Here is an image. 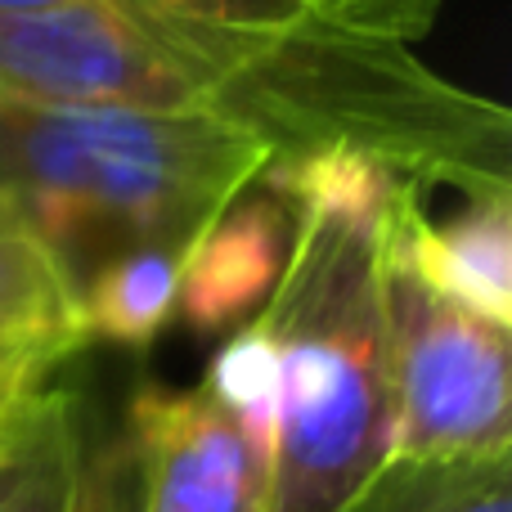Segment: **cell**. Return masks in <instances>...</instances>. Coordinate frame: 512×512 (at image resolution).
I'll return each mask as SVG.
<instances>
[{
  "label": "cell",
  "instance_id": "3957f363",
  "mask_svg": "<svg viewBox=\"0 0 512 512\" xmlns=\"http://www.w3.org/2000/svg\"><path fill=\"white\" fill-rule=\"evenodd\" d=\"M297 212L283 279L256 315L279 355L265 512H337L391 459L387 216Z\"/></svg>",
  "mask_w": 512,
  "mask_h": 512
},
{
  "label": "cell",
  "instance_id": "277c9868",
  "mask_svg": "<svg viewBox=\"0 0 512 512\" xmlns=\"http://www.w3.org/2000/svg\"><path fill=\"white\" fill-rule=\"evenodd\" d=\"M391 459L512 454L508 328L427 288L396 243H382Z\"/></svg>",
  "mask_w": 512,
  "mask_h": 512
},
{
  "label": "cell",
  "instance_id": "8fae6325",
  "mask_svg": "<svg viewBox=\"0 0 512 512\" xmlns=\"http://www.w3.org/2000/svg\"><path fill=\"white\" fill-rule=\"evenodd\" d=\"M203 391L234 418L248 445L261 459H270L274 414H279V355L261 319L234 328L221 337L212 364H207Z\"/></svg>",
  "mask_w": 512,
  "mask_h": 512
},
{
  "label": "cell",
  "instance_id": "7a4b0ae2",
  "mask_svg": "<svg viewBox=\"0 0 512 512\" xmlns=\"http://www.w3.org/2000/svg\"><path fill=\"white\" fill-rule=\"evenodd\" d=\"M270 162L212 113L0 99V221L59 265L72 297L122 252H185Z\"/></svg>",
  "mask_w": 512,
  "mask_h": 512
},
{
  "label": "cell",
  "instance_id": "4fadbf2b",
  "mask_svg": "<svg viewBox=\"0 0 512 512\" xmlns=\"http://www.w3.org/2000/svg\"><path fill=\"white\" fill-rule=\"evenodd\" d=\"M81 436V396L68 387H50L45 418L27 463L9 490L0 495V512H63L72 490V463H77Z\"/></svg>",
  "mask_w": 512,
  "mask_h": 512
},
{
  "label": "cell",
  "instance_id": "9c48e42d",
  "mask_svg": "<svg viewBox=\"0 0 512 512\" xmlns=\"http://www.w3.org/2000/svg\"><path fill=\"white\" fill-rule=\"evenodd\" d=\"M176 279V248H135L104 261L77 288L81 337H99L131 351L153 346L162 328L176 319Z\"/></svg>",
  "mask_w": 512,
  "mask_h": 512
},
{
  "label": "cell",
  "instance_id": "2e32d148",
  "mask_svg": "<svg viewBox=\"0 0 512 512\" xmlns=\"http://www.w3.org/2000/svg\"><path fill=\"white\" fill-rule=\"evenodd\" d=\"M45 400H50V382L32 396H23L5 418H0V495L9 490V481L18 477V468L27 463L36 445V432H41V418H45Z\"/></svg>",
  "mask_w": 512,
  "mask_h": 512
},
{
  "label": "cell",
  "instance_id": "8992f818",
  "mask_svg": "<svg viewBox=\"0 0 512 512\" xmlns=\"http://www.w3.org/2000/svg\"><path fill=\"white\" fill-rule=\"evenodd\" d=\"M297 221V198L270 162L185 243L176 315L198 342H216L261 315L283 279Z\"/></svg>",
  "mask_w": 512,
  "mask_h": 512
},
{
  "label": "cell",
  "instance_id": "52a82bcc",
  "mask_svg": "<svg viewBox=\"0 0 512 512\" xmlns=\"http://www.w3.org/2000/svg\"><path fill=\"white\" fill-rule=\"evenodd\" d=\"M418 185H405L387 212V239L409 270L441 297L490 324H512V189L459 194L445 216L427 212Z\"/></svg>",
  "mask_w": 512,
  "mask_h": 512
},
{
  "label": "cell",
  "instance_id": "30bf717a",
  "mask_svg": "<svg viewBox=\"0 0 512 512\" xmlns=\"http://www.w3.org/2000/svg\"><path fill=\"white\" fill-rule=\"evenodd\" d=\"M337 512H512V454L387 459Z\"/></svg>",
  "mask_w": 512,
  "mask_h": 512
},
{
  "label": "cell",
  "instance_id": "6da1fadb",
  "mask_svg": "<svg viewBox=\"0 0 512 512\" xmlns=\"http://www.w3.org/2000/svg\"><path fill=\"white\" fill-rule=\"evenodd\" d=\"M0 99L212 113L252 131L274 162L355 149L423 194L512 189L504 104L427 68L409 41L319 14L221 23L108 5L0 9Z\"/></svg>",
  "mask_w": 512,
  "mask_h": 512
},
{
  "label": "cell",
  "instance_id": "5bb4252c",
  "mask_svg": "<svg viewBox=\"0 0 512 512\" xmlns=\"http://www.w3.org/2000/svg\"><path fill=\"white\" fill-rule=\"evenodd\" d=\"M59 5H108L135 14L221 18V23H283L310 14L301 0H0V9H59Z\"/></svg>",
  "mask_w": 512,
  "mask_h": 512
},
{
  "label": "cell",
  "instance_id": "ba28073f",
  "mask_svg": "<svg viewBox=\"0 0 512 512\" xmlns=\"http://www.w3.org/2000/svg\"><path fill=\"white\" fill-rule=\"evenodd\" d=\"M81 342L77 297L59 265L23 230L0 221V382L45 387Z\"/></svg>",
  "mask_w": 512,
  "mask_h": 512
},
{
  "label": "cell",
  "instance_id": "9a60e30c",
  "mask_svg": "<svg viewBox=\"0 0 512 512\" xmlns=\"http://www.w3.org/2000/svg\"><path fill=\"white\" fill-rule=\"evenodd\" d=\"M301 5L337 27H351V32L391 36V41L414 45L436 23L441 0H301Z\"/></svg>",
  "mask_w": 512,
  "mask_h": 512
},
{
  "label": "cell",
  "instance_id": "e0dca14e",
  "mask_svg": "<svg viewBox=\"0 0 512 512\" xmlns=\"http://www.w3.org/2000/svg\"><path fill=\"white\" fill-rule=\"evenodd\" d=\"M32 391H41V387H9V382H0V418H5L23 396H32Z\"/></svg>",
  "mask_w": 512,
  "mask_h": 512
},
{
  "label": "cell",
  "instance_id": "5b68a950",
  "mask_svg": "<svg viewBox=\"0 0 512 512\" xmlns=\"http://www.w3.org/2000/svg\"><path fill=\"white\" fill-rule=\"evenodd\" d=\"M126 418L140 450V512H265V459L203 382H140Z\"/></svg>",
  "mask_w": 512,
  "mask_h": 512
},
{
  "label": "cell",
  "instance_id": "7c38bea8",
  "mask_svg": "<svg viewBox=\"0 0 512 512\" xmlns=\"http://www.w3.org/2000/svg\"><path fill=\"white\" fill-rule=\"evenodd\" d=\"M63 512H140V450L131 418L95 414L81 400V436Z\"/></svg>",
  "mask_w": 512,
  "mask_h": 512
}]
</instances>
